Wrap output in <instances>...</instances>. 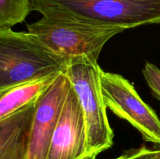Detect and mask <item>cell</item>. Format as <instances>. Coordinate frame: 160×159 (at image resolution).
<instances>
[{
  "instance_id": "6da1fadb",
  "label": "cell",
  "mask_w": 160,
  "mask_h": 159,
  "mask_svg": "<svg viewBox=\"0 0 160 159\" xmlns=\"http://www.w3.org/2000/svg\"><path fill=\"white\" fill-rule=\"evenodd\" d=\"M30 6L45 17L125 30L160 23V0H30Z\"/></svg>"
},
{
  "instance_id": "7a4b0ae2",
  "label": "cell",
  "mask_w": 160,
  "mask_h": 159,
  "mask_svg": "<svg viewBox=\"0 0 160 159\" xmlns=\"http://www.w3.org/2000/svg\"><path fill=\"white\" fill-rule=\"evenodd\" d=\"M68 62L28 31L0 30V93L65 72Z\"/></svg>"
},
{
  "instance_id": "3957f363",
  "label": "cell",
  "mask_w": 160,
  "mask_h": 159,
  "mask_svg": "<svg viewBox=\"0 0 160 159\" xmlns=\"http://www.w3.org/2000/svg\"><path fill=\"white\" fill-rule=\"evenodd\" d=\"M98 61L86 55L69 59L65 73L82 107L87 128L90 155L98 154L113 144V131L109 125L102 91Z\"/></svg>"
},
{
  "instance_id": "277c9868",
  "label": "cell",
  "mask_w": 160,
  "mask_h": 159,
  "mask_svg": "<svg viewBox=\"0 0 160 159\" xmlns=\"http://www.w3.org/2000/svg\"><path fill=\"white\" fill-rule=\"evenodd\" d=\"M27 28L28 32L37 36L59 55L67 59L86 55L97 61L106 42L116 34L126 31L117 26L45 16L27 25Z\"/></svg>"
},
{
  "instance_id": "5b68a950",
  "label": "cell",
  "mask_w": 160,
  "mask_h": 159,
  "mask_svg": "<svg viewBox=\"0 0 160 159\" xmlns=\"http://www.w3.org/2000/svg\"><path fill=\"white\" fill-rule=\"evenodd\" d=\"M102 91L108 108L135 127L147 142L160 145V119L122 76L101 70Z\"/></svg>"
},
{
  "instance_id": "8992f818",
  "label": "cell",
  "mask_w": 160,
  "mask_h": 159,
  "mask_svg": "<svg viewBox=\"0 0 160 159\" xmlns=\"http://www.w3.org/2000/svg\"><path fill=\"white\" fill-rule=\"evenodd\" d=\"M71 83L65 72L56 76L35 101L27 159H46Z\"/></svg>"
},
{
  "instance_id": "52a82bcc",
  "label": "cell",
  "mask_w": 160,
  "mask_h": 159,
  "mask_svg": "<svg viewBox=\"0 0 160 159\" xmlns=\"http://www.w3.org/2000/svg\"><path fill=\"white\" fill-rule=\"evenodd\" d=\"M46 159H95L88 152L84 112L72 85L52 138Z\"/></svg>"
},
{
  "instance_id": "ba28073f",
  "label": "cell",
  "mask_w": 160,
  "mask_h": 159,
  "mask_svg": "<svg viewBox=\"0 0 160 159\" xmlns=\"http://www.w3.org/2000/svg\"><path fill=\"white\" fill-rule=\"evenodd\" d=\"M56 76L17 86L0 93V119L12 115L35 101L40 94L54 80Z\"/></svg>"
},
{
  "instance_id": "9c48e42d",
  "label": "cell",
  "mask_w": 160,
  "mask_h": 159,
  "mask_svg": "<svg viewBox=\"0 0 160 159\" xmlns=\"http://www.w3.org/2000/svg\"><path fill=\"white\" fill-rule=\"evenodd\" d=\"M35 101L0 119V151L19 132L31 126L35 109Z\"/></svg>"
},
{
  "instance_id": "30bf717a",
  "label": "cell",
  "mask_w": 160,
  "mask_h": 159,
  "mask_svg": "<svg viewBox=\"0 0 160 159\" xmlns=\"http://www.w3.org/2000/svg\"><path fill=\"white\" fill-rule=\"evenodd\" d=\"M31 12L30 0H0V30L22 23Z\"/></svg>"
},
{
  "instance_id": "8fae6325",
  "label": "cell",
  "mask_w": 160,
  "mask_h": 159,
  "mask_svg": "<svg viewBox=\"0 0 160 159\" xmlns=\"http://www.w3.org/2000/svg\"><path fill=\"white\" fill-rule=\"evenodd\" d=\"M31 126L19 132L0 151V159H27Z\"/></svg>"
},
{
  "instance_id": "7c38bea8",
  "label": "cell",
  "mask_w": 160,
  "mask_h": 159,
  "mask_svg": "<svg viewBox=\"0 0 160 159\" xmlns=\"http://www.w3.org/2000/svg\"><path fill=\"white\" fill-rule=\"evenodd\" d=\"M142 73L152 94L160 101V70L154 64L147 62Z\"/></svg>"
},
{
  "instance_id": "4fadbf2b",
  "label": "cell",
  "mask_w": 160,
  "mask_h": 159,
  "mask_svg": "<svg viewBox=\"0 0 160 159\" xmlns=\"http://www.w3.org/2000/svg\"><path fill=\"white\" fill-rule=\"evenodd\" d=\"M115 159H160V145L156 147H141L126 151Z\"/></svg>"
}]
</instances>
